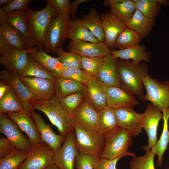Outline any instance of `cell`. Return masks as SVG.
I'll return each instance as SVG.
<instances>
[{"mask_svg":"<svg viewBox=\"0 0 169 169\" xmlns=\"http://www.w3.org/2000/svg\"><path fill=\"white\" fill-rule=\"evenodd\" d=\"M46 2L52 6L58 13L68 12L69 13L70 3L69 0H47Z\"/></svg>","mask_w":169,"mask_h":169,"instance_id":"681fc988","label":"cell"},{"mask_svg":"<svg viewBox=\"0 0 169 169\" xmlns=\"http://www.w3.org/2000/svg\"><path fill=\"white\" fill-rule=\"evenodd\" d=\"M146 49L145 45L139 44L123 49L114 50L111 54L116 58L122 60L147 63L150 61L151 56Z\"/></svg>","mask_w":169,"mask_h":169,"instance_id":"4316f807","label":"cell"},{"mask_svg":"<svg viewBox=\"0 0 169 169\" xmlns=\"http://www.w3.org/2000/svg\"><path fill=\"white\" fill-rule=\"evenodd\" d=\"M19 77L30 93L32 102L36 100L49 98L54 96V80L30 77Z\"/></svg>","mask_w":169,"mask_h":169,"instance_id":"8fae6325","label":"cell"},{"mask_svg":"<svg viewBox=\"0 0 169 169\" xmlns=\"http://www.w3.org/2000/svg\"><path fill=\"white\" fill-rule=\"evenodd\" d=\"M125 156H121L116 158L110 160L105 157H97L94 167V169H116V164L119 160Z\"/></svg>","mask_w":169,"mask_h":169,"instance_id":"bcb514c9","label":"cell"},{"mask_svg":"<svg viewBox=\"0 0 169 169\" xmlns=\"http://www.w3.org/2000/svg\"><path fill=\"white\" fill-rule=\"evenodd\" d=\"M0 33L13 46L20 49H27L24 36L19 31L8 23L7 13L1 7Z\"/></svg>","mask_w":169,"mask_h":169,"instance_id":"cb8c5ba5","label":"cell"},{"mask_svg":"<svg viewBox=\"0 0 169 169\" xmlns=\"http://www.w3.org/2000/svg\"><path fill=\"white\" fill-rule=\"evenodd\" d=\"M28 153L15 149L0 159V169H18L26 158Z\"/></svg>","mask_w":169,"mask_h":169,"instance_id":"74e56055","label":"cell"},{"mask_svg":"<svg viewBox=\"0 0 169 169\" xmlns=\"http://www.w3.org/2000/svg\"><path fill=\"white\" fill-rule=\"evenodd\" d=\"M117 64L121 88L144 102L145 94L142 80L149 72L146 63L117 59Z\"/></svg>","mask_w":169,"mask_h":169,"instance_id":"6da1fadb","label":"cell"},{"mask_svg":"<svg viewBox=\"0 0 169 169\" xmlns=\"http://www.w3.org/2000/svg\"><path fill=\"white\" fill-rule=\"evenodd\" d=\"M16 148L10 140L6 137L0 138V159L11 152Z\"/></svg>","mask_w":169,"mask_h":169,"instance_id":"c3c4849f","label":"cell"},{"mask_svg":"<svg viewBox=\"0 0 169 169\" xmlns=\"http://www.w3.org/2000/svg\"><path fill=\"white\" fill-rule=\"evenodd\" d=\"M32 107L44 113L58 128L59 134L65 138L74 131L71 117L62 108L60 99L55 96L47 99L34 101L32 103Z\"/></svg>","mask_w":169,"mask_h":169,"instance_id":"3957f363","label":"cell"},{"mask_svg":"<svg viewBox=\"0 0 169 169\" xmlns=\"http://www.w3.org/2000/svg\"><path fill=\"white\" fill-rule=\"evenodd\" d=\"M75 142L79 153L99 157L105 146V136L95 131L84 129L73 122Z\"/></svg>","mask_w":169,"mask_h":169,"instance_id":"8992f818","label":"cell"},{"mask_svg":"<svg viewBox=\"0 0 169 169\" xmlns=\"http://www.w3.org/2000/svg\"><path fill=\"white\" fill-rule=\"evenodd\" d=\"M98 115L96 111L84 99L72 113L73 122L86 130H95Z\"/></svg>","mask_w":169,"mask_h":169,"instance_id":"7402d4cb","label":"cell"},{"mask_svg":"<svg viewBox=\"0 0 169 169\" xmlns=\"http://www.w3.org/2000/svg\"><path fill=\"white\" fill-rule=\"evenodd\" d=\"M23 109L21 99L14 89L9 86L8 91L0 99V113L8 114Z\"/></svg>","mask_w":169,"mask_h":169,"instance_id":"d6a6232c","label":"cell"},{"mask_svg":"<svg viewBox=\"0 0 169 169\" xmlns=\"http://www.w3.org/2000/svg\"><path fill=\"white\" fill-rule=\"evenodd\" d=\"M155 154L151 151L145 155L133 157L129 162L130 169H155L154 159Z\"/></svg>","mask_w":169,"mask_h":169,"instance_id":"b9f144b4","label":"cell"},{"mask_svg":"<svg viewBox=\"0 0 169 169\" xmlns=\"http://www.w3.org/2000/svg\"><path fill=\"white\" fill-rule=\"evenodd\" d=\"M157 2L160 5H163L167 4V2L165 0H157Z\"/></svg>","mask_w":169,"mask_h":169,"instance_id":"6f0895ef","label":"cell"},{"mask_svg":"<svg viewBox=\"0 0 169 169\" xmlns=\"http://www.w3.org/2000/svg\"><path fill=\"white\" fill-rule=\"evenodd\" d=\"M68 38L93 43L100 42L86 28L81 18H77L71 19Z\"/></svg>","mask_w":169,"mask_h":169,"instance_id":"f546056e","label":"cell"},{"mask_svg":"<svg viewBox=\"0 0 169 169\" xmlns=\"http://www.w3.org/2000/svg\"><path fill=\"white\" fill-rule=\"evenodd\" d=\"M142 128L148 136V144L143 146L146 151H150L157 142V131L158 124L161 119L162 114L152 103L149 104L144 113Z\"/></svg>","mask_w":169,"mask_h":169,"instance_id":"9a60e30c","label":"cell"},{"mask_svg":"<svg viewBox=\"0 0 169 169\" xmlns=\"http://www.w3.org/2000/svg\"><path fill=\"white\" fill-rule=\"evenodd\" d=\"M0 132L10 140L16 149L27 153L30 151L31 146L28 139L5 114L0 113Z\"/></svg>","mask_w":169,"mask_h":169,"instance_id":"9c48e42d","label":"cell"},{"mask_svg":"<svg viewBox=\"0 0 169 169\" xmlns=\"http://www.w3.org/2000/svg\"><path fill=\"white\" fill-rule=\"evenodd\" d=\"M105 35V42L112 51L119 34L126 27L125 23L112 13L99 14Z\"/></svg>","mask_w":169,"mask_h":169,"instance_id":"2e32d148","label":"cell"},{"mask_svg":"<svg viewBox=\"0 0 169 169\" xmlns=\"http://www.w3.org/2000/svg\"><path fill=\"white\" fill-rule=\"evenodd\" d=\"M12 0H0V5H3L5 4H7L9 3L12 1Z\"/></svg>","mask_w":169,"mask_h":169,"instance_id":"9f6ffc18","label":"cell"},{"mask_svg":"<svg viewBox=\"0 0 169 169\" xmlns=\"http://www.w3.org/2000/svg\"><path fill=\"white\" fill-rule=\"evenodd\" d=\"M0 81L8 84L16 92L22 101L23 110L29 111L32 107V97L17 74L4 69L0 72Z\"/></svg>","mask_w":169,"mask_h":169,"instance_id":"44dd1931","label":"cell"},{"mask_svg":"<svg viewBox=\"0 0 169 169\" xmlns=\"http://www.w3.org/2000/svg\"><path fill=\"white\" fill-rule=\"evenodd\" d=\"M8 23L19 31L25 39L28 35V18L26 9L15 11L7 13Z\"/></svg>","mask_w":169,"mask_h":169,"instance_id":"8d00e7d4","label":"cell"},{"mask_svg":"<svg viewBox=\"0 0 169 169\" xmlns=\"http://www.w3.org/2000/svg\"><path fill=\"white\" fill-rule=\"evenodd\" d=\"M136 9L146 17L155 20L159 9L157 0H135Z\"/></svg>","mask_w":169,"mask_h":169,"instance_id":"60d3db41","label":"cell"},{"mask_svg":"<svg viewBox=\"0 0 169 169\" xmlns=\"http://www.w3.org/2000/svg\"><path fill=\"white\" fill-rule=\"evenodd\" d=\"M17 74L19 76L22 77H33L53 80L55 79L50 72L32 58L29 54L28 55V60L26 65Z\"/></svg>","mask_w":169,"mask_h":169,"instance_id":"836d02e7","label":"cell"},{"mask_svg":"<svg viewBox=\"0 0 169 169\" xmlns=\"http://www.w3.org/2000/svg\"><path fill=\"white\" fill-rule=\"evenodd\" d=\"M117 59L111 54L103 58L102 66L96 78L106 86L121 88L117 71Z\"/></svg>","mask_w":169,"mask_h":169,"instance_id":"603a6c76","label":"cell"},{"mask_svg":"<svg viewBox=\"0 0 169 169\" xmlns=\"http://www.w3.org/2000/svg\"><path fill=\"white\" fill-rule=\"evenodd\" d=\"M136 10L135 0H124L110 6V12L125 23L132 17Z\"/></svg>","mask_w":169,"mask_h":169,"instance_id":"e575fe53","label":"cell"},{"mask_svg":"<svg viewBox=\"0 0 169 169\" xmlns=\"http://www.w3.org/2000/svg\"><path fill=\"white\" fill-rule=\"evenodd\" d=\"M29 54L55 78L61 77L64 69L58 57L51 56L42 49H38Z\"/></svg>","mask_w":169,"mask_h":169,"instance_id":"d4e9b609","label":"cell"},{"mask_svg":"<svg viewBox=\"0 0 169 169\" xmlns=\"http://www.w3.org/2000/svg\"><path fill=\"white\" fill-rule=\"evenodd\" d=\"M103 58L82 57V68L91 77H96L102 65Z\"/></svg>","mask_w":169,"mask_h":169,"instance_id":"7bdbcfd3","label":"cell"},{"mask_svg":"<svg viewBox=\"0 0 169 169\" xmlns=\"http://www.w3.org/2000/svg\"><path fill=\"white\" fill-rule=\"evenodd\" d=\"M84 24L99 41L105 40V35L99 14L95 8L91 9L87 14L82 15Z\"/></svg>","mask_w":169,"mask_h":169,"instance_id":"1f68e13d","label":"cell"},{"mask_svg":"<svg viewBox=\"0 0 169 169\" xmlns=\"http://www.w3.org/2000/svg\"><path fill=\"white\" fill-rule=\"evenodd\" d=\"M8 116L27 135L31 146L41 142L40 133L29 111L23 110L8 114Z\"/></svg>","mask_w":169,"mask_h":169,"instance_id":"e0dca14e","label":"cell"},{"mask_svg":"<svg viewBox=\"0 0 169 169\" xmlns=\"http://www.w3.org/2000/svg\"><path fill=\"white\" fill-rule=\"evenodd\" d=\"M61 77L74 80L85 86L92 77L81 69H64Z\"/></svg>","mask_w":169,"mask_h":169,"instance_id":"ee69618b","label":"cell"},{"mask_svg":"<svg viewBox=\"0 0 169 169\" xmlns=\"http://www.w3.org/2000/svg\"><path fill=\"white\" fill-rule=\"evenodd\" d=\"M127 27L138 33L143 38L147 36L155 25V21L136 9L131 19L125 23Z\"/></svg>","mask_w":169,"mask_h":169,"instance_id":"83f0119b","label":"cell"},{"mask_svg":"<svg viewBox=\"0 0 169 169\" xmlns=\"http://www.w3.org/2000/svg\"><path fill=\"white\" fill-rule=\"evenodd\" d=\"M12 46L6 39L0 33V54H3Z\"/></svg>","mask_w":169,"mask_h":169,"instance_id":"816d5d0a","label":"cell"},{"mask_svg":"<svg viewBox=\"0 0 169 169\" xmlns=\"http://www.w3.org/2000/svg\"><path fill=\"white\" fill-rule=\"evenodd\" d=\"M124 0H104L103 1V4L105 6H110L123 1Z\"/></svg>","mask_w":169,"mask_h":169,"instance_id":"db71d44e","label":"cell"},{"mask_svg":"<svg viewBox=\"0 0 169 169\" xmlns=\"http://www.w3.org/2000/svg\"><path fill=\"white\" fill-rule=\"evenodd\" d=\"M141 38L136 32L126 27L117 36L115 48L121 50L139 45Z\"/></svg>","mask_w":169,"mask_h":169,"instance_id":"d590c367","label":"cell"},{"mask_svg":"<svg viewBox=\"0 0 169 169\" xmlns=\"http://www.w3.org/2000/svg\"><path fill=\"white\" fill-rule=\"evenodd\" d=\"M46 169H59L52 161L48 166Z\"/></svg>","mask_w":169,"mask_h":169,"instance_id":"11a10c76","label":"cell"},{"mask_svg":"<svg viewBox=\"0 0 169 169\" xmlns=\"http://www.w3.org/2000/svg\"><path fill=\"white\" fill-rule=\"evenodd\" d=\"M142 82L146 91L145 101H150L161 112L169 108V80L160 81L148 74Z\"/></svg>","mask_w":169,"mask_h":169,"instance_id":"52a82bcc","label":"cell"},{"mask_svg":"<svg viewBox=\"0 0 169 169\" xmlns=\"http://www.w3.org/2000/svg\"><path fill=\"white\" fill-rule=\"evenodd\" d=\"M9 86L6 83L0 81V99L8 91Z\"/></svg>","mask_w":169,"mask_h":169,"instance_id":"f5cc1de1","label":"cell"},{"mask_svg":"<svg viewBox=\"0 0 169 169\" xmlns=\"http://www.w3.org/2000/svg\"><path fill=\"white\" fill-rule=\"evenodd\" d=\"M91 0H74L70 4L69 14L72 19L76 18V14L78 6L82 3L91 1Z\"/></svg>","mask_w":169,"mask_h":169,"instance_id":"f907efd6","label":"cell"},{"mask_svg":"<svg viewBox=\"0 0 169 169\" xmlns=\"http://www.w3.org/2000/svg\"><path fill=\"white\" fill-rule=\"evenodd\" d=\"M67 49L82 57L103 58L111 54L105 41L97 43H88L80 40H71Z\"/></svg>","mask_w":169,"mask_h":169,"instance_id":"5bb4252c","label":"cell"},{"mask_svg":"<svg viewBox=\"0 0 169 169\" xmlns=\"http://www.w3.org/2000/svg\"><path fill=\"white\" fill-rule=\"evenodd\" d=\"M29 112L40 133L41 142L48 145L54 152L57 151L65 137L54 132L49 125L45 123L40 114L35 112L32 107Z\"/></svg>","mask_w":169,"mask_h":169,"instance_id":"ac0fdd59","label":"cell"},{"mask_svg":"<svg viewBox=\"0 0 169 169\" xmlns=\"http://www.w3.org/2000/svg\"><path fill=\"white\" fill-rule=\"evenodd\" d=\"M165 169H169V168H165Z\"/></svg>","mask_w":169,"mask_h":169,"instance_id":"680465c9","label":"cell"},{"mask_svg":"<svg viewBox=\"0 0 169 169\" xmlns=\"http://www.w3.org/2000/svg\"><path fill=\"white\" fill-rule=\"evenodd\" d=\"M75 138L74 130L66 137L61 147L54 152L53 161L59 169H74L75 159L79 154Z\"/></svg>","mask_w":169,"mask_h":169,"instance_id":"30bf717a","label":"cell"},{"mask_svg":"<svg viewBox=\"0 0 169 169\" xmlns=\"http://www.w3.org/2000/svg\"><path fill=\"white\" fill-rule=\"evenodd\" d=\"M54 95L61 99L79 91H84L85 86L73 80L61 77L55 78L54 83Z\"/></svg>","mask_w":169,"mask_h":169,"instance_id":"f1b7e54d","label":"cell"},{"mask_svg":"<svg viewBox=\"0 0 169 169\" xmlns=\"http://www.w3.org/2000/svg\"><path fill=\"white\" fill-rule=\"evenodd\" d=\"M56 53L64 69L82 68V57L76 53L65 51L62 48L59 49Z\"/></svg>","mask_w":169,"mask_h":169,"instance_id":"f35d334b","label":"cell"},{"mask_svg":"<svg viewBox=\"0 0 169 169\" xmlns=\"http://www.w3.org/2000/svg\"><path fill=\"white\" fill-rule=\"evenodd\" d=\"M39 49L33 47L23 50L12 46L3 54L0 55V63L4 69L18 73L25 66L28 60V55Z\"/></svg>","mask_w":169,"mask_h":169,"instance_id":"7c38bea8","label":"cell"},{"mask_svg":"<svg viewBox=\"0 0 169 169\" xmlns=\"http://www.w3.org/2000/svg\"><path fill=\"white\" fill-rule=\"evenodd\" d=\"M107 105L115 109L123 107L131 108L139 104L135 96L116 86L105 88Z\"/></svg>","mask_w":169,"mask_h":169,"instance_id":"ffe728a7","label":"cell"},{"mask_svg":"<svg viewBox=\"0 0 169 169\" xmlns=\"http://www.w3.org/2000/svg\"><path fill=\"white\" fill-rule=\"evenodd\" d=\"M105 86L96 77H92L83 91L84 99L97 112L107 105Z\"/></svg>","mask_w":169,"mask_h":169,"instance_id":"d6986e66","label":"cell"},{"mask_svg":"<svg viewBox=\"0 0 169 169\" xmlns=\"http://www.w3.org/2000/svg\"><path fill=\"white\" fill-rule=\"evenodd\" d=\"M97 157L79 153L75 159L74 168L76 169H94Z\"/></svg>","mask_w":169,"mask_h":169,"instance_id":"f6af8a7d","label":"cell"},{"mask_svg":"<svg viewBox=\"0 0 169 169\" xmlns=\"http://www.w3.org/2000/svg\"><path fill=\"white\" fill-rule=\"evenodd\" d=\"M119 127L127 131L132 137L138 136L142 128L144 113L139 114L133 108L123 107L115 109Z\"/></svg>","mask_w":169,"mask_h":169,"instance_id":"4fadbf2b","label":"cell"},{"mask_svg":"<svg viewBox=\"0 0 169 169\" xmlns=\"http://www.w3.org/2000/svg\"><path fill=\"white\" fill-rule=\"evenodd\" d=\"M84 99L83 91H79L60 99V104L65 112L71 116Z\"/></svg>","mask_w":169,"mask_h":169,"instance_id":"ab89813d","label":"cell"},{"mask_svg":"<svg viewBox=\"0 0 169 169\" xmlns=\"http://www.w3.org/2000/svg\"><path fill=\"white\" fill-rule=\"evenodd\" d=\"M118 127L115 109L107 105L98 112L95 130L96 132L105 136Z\"/></svg>","mask_w":169,"mask_h":169,"instance_id":"484cf974","label":"cell"},{"mask_svg":"<svg viewBox=\"0 0 169 169\" xmlns=\"http://www.w3.org/2000/svg\"><path fill=\"white\" fill-rule=\"evenodd\" d=\"M34 1L32 0H13L10 3L3 6L2 8L8 13L11 12L26 9L29 3Z\"/></svg>","mask_w":169,"mask_h":169,"instance_id":"7dc6e473","label":"cell"},{"mask_svg":"<svg viewBox=\"0 0 169 169\" xmlns=\"http://www.w3.org/2000/svg\"><path fill=\"white\" fill-rule=\"evenodd\" d=\"M69 13L62 12L52 19L45 34L44 51L54 54L62 48L68 38L71 20Z\"/></svg>","mask_w":169,"mask_h":169,"instance_id":"277c9868","label":"cell"},{"mask_svg":"<svg viewBox=\"0 0 169 169\" xmlns=\"http://www.w3.org/2000/svg\"><path fill=\"white\" fill-rule=\"evenodd\" d=\"M53 153L52 149L44 143L31 146L26 158L18 169H46L53 161Z\"/></svg>","mask_w":169,"mask_h":169,"instance_id":"ba28073f","label":"cell"},{"mask_svg":"<svg viewBox=\"0 0 169 169\" xmlns=\"http://www.w3.org/2000/svg\"><path fill=\"white\" fill-rule=\"evenodd\" d=\"M105 136V146L100 157L112 160L122 155L135 156L134 153L128 151L133 140L132 136L126 130L119 126Z\"/></svg>","mask_w":169,"mask_h":169,"instance_id":"5b68a950","label":"cell"},{"mask_svg":"<svg viewBox=\"0 0 169 169\" xmlns=\"http://www.w3.org/2000/svg\"><path fill=\"white\" fill-rule=\"evenodd\" d=\"M161 119L163 120L162 132L159 139L155 146L151 150L155 155L157 156V166H161L162 165L163 156L167 150L169 143V131L168 121L169 119V108L164 111Z\"/></svg>","mask_w":169,"mask_h":169,"instance_id":"4dcf8cb0","label":"cell"},{"mask_svg":"<svg viewBox=\"0 0 169 169\" xmlns=\"http://www.w3.org/2000/svg\"><path fill=\"white\" fill-rule=\"evenodd\" d=\"M26 10L28 18V35L25 39L26 49L36 46L43 49L46 31L52 19L58 13L48 3L40 10H33L28 6Z\"/></svg>","mask_w":169,"mask_h":169,"instance_id":"7a4b0ae2","label":"cell"}]
</instances>
